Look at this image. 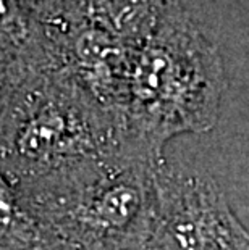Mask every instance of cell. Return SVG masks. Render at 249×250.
<instances>
[{
	"mask_svg": "<svg viewBox=\"0 0 249 250\" xmlns=\"http://www.w3.org/2000/svg\"><path fill=\"white\" fill-rule=\"evenodd\" d=\"M225 86L224 62L180 0L133 45L120 129L156 153L168 137L210 129Z\"/></svg>",
	"mask_w": 249,
	"mask_h": 250,
	"instance_id": "obj_1",
	"label": "cell"
},
{
	"mask_svg": "<svg viewBox=\"0 0 249 250\" xmlns=\"http://www.w3.org/2000/svg\"><path fill=\"white\" fill-rule=\"evenodd\" d=\"M116 127L71 81L34 87L0 125V157L23 173L76 160L105 129Z\"/></svg>",
	"mask_w": 249,
	"mask_h": 250,
	"instance_id": "obj_2",
	"label": "cell"
},
{
	"mask_svg": "<svg viewBox=\"0 0 249 250\" xmlns=\"http://www.w3.org/2000/svg\"><path fill=\"white\" fill-rule=\"evenodd\" d=\"M84 184L65 211L68 229L79 242L116 247L144 234L154 204L141 168H123Z\"/></svg>",
	"mask_w": 249,
	"mask_h": 250,
	"instance_id": "obj_3",
	"label": "cell"
},
{
	"mask_svg": "<svg viewBox=\"0 0 249 250\" xmlns=\"http://www.w3.org/2000/svg\"><path fill=\"white\" fill-rule=\"evenodd\" d=\"M36 241L34 226L7 174L0 169V250H26Z\"/></svg>",
	"mask_w": 249,
	"mask_h": 250,
	"instance_id": "obj_4",
	"label": "cell"
},
{
	"mask_svg": "<svg viewBox=\"0 0 249 250\" xmlns=\"http://www.w3.org/2000/svg\"><path fill=\"white\" fill-rule=\"evenodd\" d=\"M33 36L29 7L23 0H0V52L24 49Z\"/></svg>",
	"mask_w": 249,
	"mask_h": 250,
	"instance_id": "obj_5",
	"label": "cell"
},
{
	"mask_svg": "<svg viewBox=\"0 0 249 250\" xmlns=\"http://www.w3.org/2000/svg\"><path fill=\"white\" fill-rule=\"evenodd\" d=\"M29 10H41V12L63 13L68 0H23Z\"/></svg>",
	"mask_w": 249,
	"mask_h": 250,
	"instance_id": "obj_6",
	"label": "cell"
},
{
	"mask_svg": "<svg viewBox=\"0 0 249 250\" xmlns=\"http://www.w3.org/2000/svg\"><path fill=\"white\" fill-rule=\"evenodd\" d=\"M2 92H3V84L0 81V99H2Z\"/></svg>",
	"mask_w": 249,
	"mask_h": 250,
	"instance_id": "obj_7",
	"label": "cell"
}]
</instances>
